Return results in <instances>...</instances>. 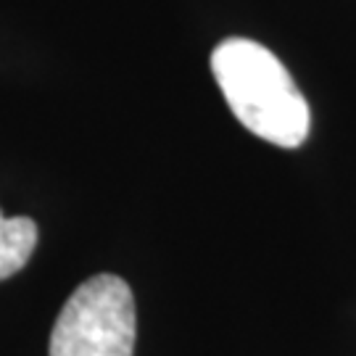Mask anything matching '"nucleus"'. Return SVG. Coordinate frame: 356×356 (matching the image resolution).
I'll return each mask as SVG.
<instances>
[{
	"instance_id": "obj_1",
	"label": "nucleus",
	"mask_w": 356,
	"mask_h": 356,
	"mask_svg": "<svg viewBox=\"0 0 356 356\" xmlns=\"http://www.w3.org/2000/svg\"><path fill=\"white\" fill-rule=\"evenodd\" d=\"M211 74L229 111L256 138L298 148L309 138L312 111L275 53L245 38L222 40L211 53Z\"/></svg>"
},
{
	"instance_id": "obj_2",
	"label": "nucleus",
	"mask_w": 356,
	"mask_h": 356,
	"mask_svg": "<svg viewBox=\"0 0 356 356\" xmlns=\"http://www.w3.org/2000/svg\"><path fill=\"white\" fill-rule=\"evenodd\" d=\"M138 335L135 298L116 275H95L64 304L48 356H132Z\"/></svg>"
},
{
	"instance_id": "obj_3",
	"label": "nucleus",
	"mask_w": 356,
	"mask_h": 356,
	"mask_svg": "<svg viewBox=\"0 0 356 356\" xmlns=\"http://www.w3.org/2000/svg\"><path fill=\"white\" fill-rule=\"evenodd\" d=\"M38 245V225L29 216L0 214V280L26 267Z\"/></svg>"
}]
</instances>
